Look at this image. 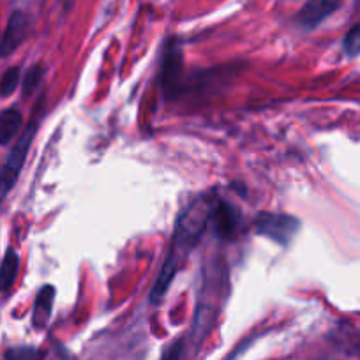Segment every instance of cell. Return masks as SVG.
I'll use <instances>...</instances> for the list:
<instances>
[{
  "label": "cell",
  "mask_w": 360,
  "mask_h": 360,
  "mask_svg": "<svg viewBox=\"0 0 360 360\" xmlns=\"http://www.w3.org/2000/svg\"><path fill=\"white\" fill-rule=\"evenodd\" d=\"M212 202L209 198H198L180 214L175 231V248L172 251L188 252L205 233L210 223Z\"/></svg>",
  "instance_id": "cell-1"
},
{
  "label": "cell",
  "mask_w": 360,
  "mask_h": 360,
  "mask_svg": "<svg viewBox=\"0 0 360 360\" xmlns=\"http://www.w3.org/2000/svg\"><path fill=\"white\" fill-rule=\"evenodd\" d=\"M37 133V120H30L27 124L25 131L22 133V136L18 138V141L13 147L11 154L6 159L4 166L0 169V202L6 198V196L11 193V189L15 188L16 180H18L20 173H22L23 165L27 161V155H29L30 145H32L34 136Z\"/></svg>",
  "instance_id": "cell-2"
},
{
  "label": "cell",
  "mask_w": 360,
  "mask_h": 360,
  "mask_svg": "<svg viewBox=\"0 0 360 360\" xmlns=\"http://www.w3.org/2000/svg\"><path fill=\"white\" fill-rule=\"evenodd\" d=\"M255 228L256 233L262 237L269 238L276 244L286 245L300 230V221L288 214L263 212L256 217Z\"/></svg>",
  "instance_id": "cell-3"
},
{
  "label": "cell",
  "mask_w": 360,
  "mask_h": 360,
  "mask_svg": "<svg viewBox=\"0 0 360 360\" xmlns=\"http://www.w3.org/2000/svg\"><path fill=\"white\" fill-rule=\"evenodd\" d=\"M210 224L219 238L230 240L235 237L238 228V217L233 207L224 200L212 202V212H210Z\"/></svg>",
  "instance_id": "cell-4"
},
{
  "label": "cell",
  "mask_w": 360,
  "mask_h": 360,
  "mask_svg": "<svg viewBox=\"0 0 360 360\" xmlns=\"http://www.w3.org/2000/svg\"><path fill=\"white\" fill-rule=\"evenodd\" d=\"M341 2L342 0H307L297 15V22L306 29H313L325 22L341 6Z\"/></svg>",
  "instance_id": "cell-5"
},
{
  "label": "cell",
  "mask_w": 360,
  "mask_h": 360,
  "mask_svg": "<svg viewBox=\"0 0 360 360\" xmlns=\"http://www.w3.org/2000/svg\"><path fill=\"white\" fill-rule=\"evenodd\" d=\"M27 25H29V22H27V16L22 11L13 13L8 27L2 34V39H0V57L11 55L23 43L27 36Z\"/></svg>",
  "instance_id": "cell-6"
},
{
  "label": "cell",
  "mask_w": 360,
  "mask_h": 360,
  "mask_svg": "<svg viewBox=\"0 0 360 360\" xmlns=\"http://www.w3.org/2000/svg\"><path fill=\"white\" fill-rule=\"evenodd\" d=\"M53 299H55V288L53 286H43L37 293L36 306H34V327L43 328L46 327L48 320L53 311Z\"/></svg>",
  "instance_id": "cell-7"
},
{
  "label": "cell",
  "mask_w": 360,
  "mask_h": 360,
  "mask_svg": "<svg viewBox=\"0 0 360 360\" xmlns=\"http://www.w3.org/2000/svg\"><path fill=\"white\" fill-rule=\"evenodd\" d=\"M20 269V256L15 249L9 248L6 252L2 265H0V293H6L13 288L16 281V274Z\"/></svg>",
  "instance_id": "cell-8"
},
{
  "label": "cell",
  "mask_w": 360,
  "mask_h": 360,
  "mask_svg": "<svg viewBox=\"0 0 360 360\" xmlns=\"http://www.w3.org/2000/svg\"><path fill=\"white\" fill-rule=\"evenodd\" d=\"M23 122L22 112L16 108H8L0 112V145H6L16 136Z\"/></svg>",
  "instance_id": "cell-9"
},
{
  "label": "cell",
  "mask_w": 360,
  "mask_h": 360,
  "mask_svg": "<svg viewBox=\"0 0 360 360\" xmlns=\"http://www.w3.org/2000/svg\"><path fill=\"white\" fill-rule=\"evenodd\" d=\"M18 83H20V68L18 65L9 68L8 71L2 75V78H0V96H2V98H9V96L18 89Z\"/></svg>",
  "instance_id": "cell-10"
},
{
  "label": "cell",
  "mask_w": 360,
  "mask_h": 360,
  "mask_svg": "<svg viewBox=\"0 0 360 360\" xmlns=\"http://www.w3.org/2000/svg\"><path fill=\"white\" fill-rule=\"evenodd\" d=\"M6 360H44V353L34 346H16L8 349Z\"/></svg>",
  "instance_id": "cell-11"
},
{
  "label": "cell",
  "mask_w": 360,
  "mask_h": 360,
  "mask_svg": "<svg viewBox=\"0 0 360 360\" xmlns=\"http://www.w3.org/2000/svg\"><path fill=\"white\" fill-rule=\"evenodd\" d=\"M43 72H44L43 65H39V64L32 65V68H30L29 71H27L25 79H23V94L30 96L34 92V90H36L37 86H39L41 79H43Z\"/></svg>",
  "instance_id": "cell-12"
},
{
  "label": "cell",
  "mask_w": 360,
  "mask_h": 360,
  "mask_svg": "<svg viewBox=\"0 0 360 360\" xmlns=\"http://www.w3.org/2000/svg\"><path fill=\"white\" fill-rule=\"evenodd\" d=\"M345 51L348 55H359L360 53V22H356L352 27L345 37Z\"/></svg>",
  "instance_id": "cell-13"
},
{
  "label": "cell",
  "mask_w": 360,
  "mask_h": 360,
  "mask_svg": "<svg viewBox=\"0 0 360 360\" xmlns=\"http://www.w3.org/2000/svg\"><path fill=\"white\" fill-rule=\"evenodd\" d=\"M180 352H182V342L180 341L173 342V345L168 348V352L162 355L161 360H180Z\"/></svg>",
  "instance_id": "cell-14"
},
{
  "label": "cell",
  "mask_w": 360,
  "mask_h": 360,
  "mask_svg": "<svg viewBox=\"0 0 360 360\" xmlns=\"http://www.w3.org/2000/svg\"><path fill=\"white\" fill-rule=\"evenodd\" d=\"M318 360H332V359H318Z\"/></svg>",
  "instance_id": "cell-15"
}]
</instances>
